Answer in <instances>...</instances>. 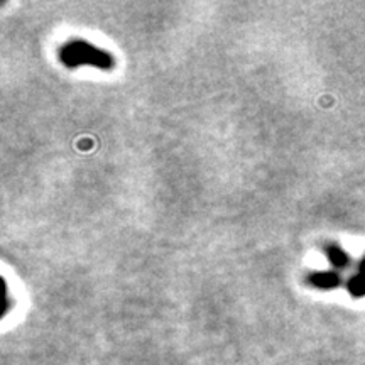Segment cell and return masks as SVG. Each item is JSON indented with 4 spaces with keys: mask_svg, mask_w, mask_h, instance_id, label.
Masks as SVG:
<instances>
[{
    "mask_svg": "<svg viewBox=\"0 0 365 365\" xmlns=\"http://www.w3.org/2000/svg\"><path fill=\"white\" fill-rule=\"evenodd\" d=\"M328 254H330V261L336 267H344L349 262V257H346V254L340 247H330L328 249Z\"/></svg>",
    "mask_w": 365,
    "mask_h": 365,
    "instance_id": "cell-2",
    "label": "cell"
},
{
    "mask_svg": "<svg viewBox=\"0 0 365 365\" xmlns=\"http://www.w3.org/2000/svg\"><path fill=\"white\" fill-rule=\"evenodd\" d=\"M349 291L355 296V298H362V296H365V259L362 264H360L357 276L350 279Z\"/></svg>",
    "mask_w": 365,
    "mask_h": 365,
    "instance_id": "cell-1",
    "label": "cell"
}]
</instances>
